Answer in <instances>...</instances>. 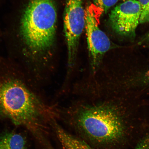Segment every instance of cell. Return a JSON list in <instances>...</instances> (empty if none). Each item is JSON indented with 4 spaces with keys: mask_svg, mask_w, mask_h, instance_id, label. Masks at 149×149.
<instances>
[{
    "mask_svg": "<svg viewBox=\"0 0 149 149\" xmlns=\"http://www.w3.org/2000/svg\"><path fill=\"white\" fill-rule=\"evenodd\" d=\"M27 141L19 134L9 132L0 135V149H26Z\"/></svg>",
    "mask_w": 149,
    "mask_h": 149,
    "instance_id": "52a82bcc",
    "label": "cell"
},
{
    "mask_svg": "<svg viewBox=\"0 0 149 149\" xmlns=\"http://www.w3.org/2000/svg\"><path fill=\"white\" fill-rule=\"evenodd\" d=\"M50 111L17 65L0 58V118L34 132Z\"/></svg>",
    "mask_w": 149,
    "mask_h": 149,
    "instance_id": "7a4b0ae2",
    "label": "cell"
},
{
    "mask_svg": "<svg viewBox=\"0 0 149 149\" xmlns=\"http://www.w3.org/2000/svg\"><path fill=\"white\" fill-rule=\"evenodd\" d=\"M18 13L16 36L25 73L34 75L55 40L57 20L53 0H27Z\"/></svg>",
    "mask_w": 149,
    "mask_h": 149,
    "instance_id": "6da1fadb",
    "label": "cell"
},
{
    "mask_svg": "<svg viewBox=\"0 0 149 149\" xmlns=\"http://www.w3.org/2000/svg\"><path fill=\"white\" fill-rule=\"evenodd\" d=\"M135 149H149V133L141 140Z\"/></svg>",
    "mask_w": 149,
    "mask_h": 149,
    "instance_id": "30bf717a",
    "label": "cell"
},
{
    "mask_svg": "<svg viewBox=\"0 0 149 149\" xmlns=\"http://www.w3.org/2000/svg\"><path fill=\"white\" fill-rule=\"evenodd\" d=\"M145 79L147 83L149 85V70L146 72L145 74Z\"/></svg>",
    "mask_w": 149,
    "mask_h": 149,
    "instance_id": "8fae6325",
    "label": "cell"
},
{
    "mask_svg": "<svg viewBox=\"0 0 149 149\" xmlns=\"http://www.w3.org/2000/svg\"><path fill=\"white\" fill-rule=\"evenodd\" d=\"M74 113L77 127L95 142L111 144L124 135L123 122L113 106L105 104L83 105L78 107Z\"/></svg>",
    "mask_w": 149,
    "mask_h": 149,
    "instance_id": "3957f363",
    "label": "cell"
},
{
    "mask_svg": "<svg viewBox=\"0 0 149 149\" xmlns=\"http://www.w3.org/2000/svg\"><path fill=\"white\" fill-rule=\"evenodd\" d=\"M149 39V33H148V35H147V36L145 37V38L144 39H143L142 41L140 42L141 43H143L144 42H145V41L146 40H148Z\"/></svg>",
    "mask_w": 149,
    "mask_h": 149,
    "instance_id": "7c38bea8",
    "label": "cell"
},
{
    "mask_svg": "<svg viewBox=\"0 0 149 149\" xmlns=\"http://www.w3.org/2000/svg\"><path fill=\"white\" fill-rule=\"evenodd\" d=\"M99 15L94 6L85 9V25L91 71L97 72L105 54L113 47L110 40L99 26Z\"/></svg>",
    "mask_w": 149,
    "mask_h": 149,
    "instance_id": "5b68a950",
    "label": "cell"
},
{
    "mask_svg": "<svg viewBox=\"0 0 149 149\" xmlns=\"http://www.w3.org/2000/svg\"><path fill=\"white\" fill-rule=\"evenodd\" d=\"M85 25L83 0H67L64 12V26L68 49L69 73L75 64L80 37Z\"/></svg>",
    "mask_w": 149,
    "mask_h": 149,
    "instance_id": "277c9868",
    "label": "cell"
},
{
    "mask_svg": "<svg viewBox=\"0 0 149 149\" xmlns=\"http://www.w3.org/2000/svg\"><path fill=\"white\" fill-rule=\"evenodd\" d=\"M141 8L139 1L128 0L115 6L109 15L110 25L121 36L135 37L139 23Z\"/></svg>",
    "mask_w": 149,
    "mask_h": 149,
    "instance_id": "8992f818",
    "label": "cell"
},
{
    "mask_svg": "<svg viewBox=\"0 0 149 149\" xmlns=\"http://www.w3.org/2000/svg\"><path fill=\"white\" fill-rule=\"evenodd\" d=\"M94 6L99 16L107 13L109 9L118 2V0H93Z\"/></svg>",
    "mask_w": 149,
    "mask_h": 149,
    "instance_id": "ba28073f",
    "label": "cell"
},
{
    "mask_svg": "<svg viewBox=\"0 0 149 149\" xmlns=\"http://www.w3.org/2000/svg\"></svg>",
    "mask_w": 149,
    "mask_h": 149,
    "instance_id": "5bb4252c",
    "label": "cell"
},
{
    "mask_svg": "<svg viewBox=\"0 0 149 149\" xmlns=\"http://www.w3.org/2000/svg\"><path fill=\"white\" fill-rule=\"evenodd\" d=\"M128 1V0H123V1Z\"/></svg>",
    "mask_w": 149,
    "mask_h": 149,
    "instance_id": "4fadbf2b",
    "label": "cell"
},
{
    "mask_svg": "<svg viewBox=\"0 0 149 149\" xmlns=\"http://www.w3.org/2000/svg\"><path fill=\"white\" fill-rule=\"evenodd\" d=\"M140 5L141 14L139 23H149V0H138Z\"/></svg>",
    "mask_w": 149,
    "mask_h": 149,
    "instance_id": "9c48e42d",
    "label": "cell"
}]
</instances>
